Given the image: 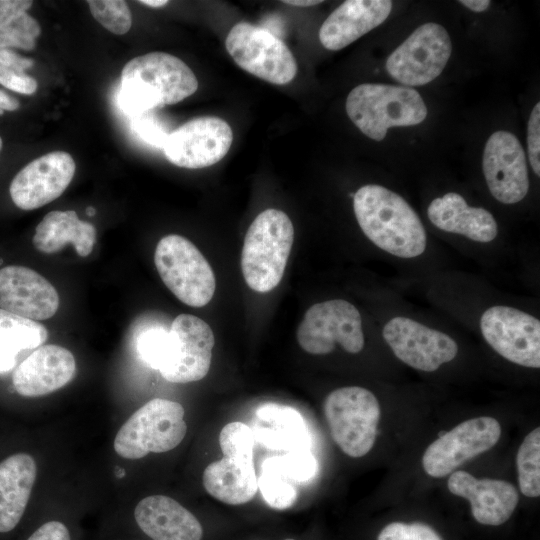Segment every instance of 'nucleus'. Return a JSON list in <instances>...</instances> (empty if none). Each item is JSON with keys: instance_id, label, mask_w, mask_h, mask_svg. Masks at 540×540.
<instances>
[{"instance_id": "1", "label": "nucleus", "mask_w": 540, "mask_h": 540, "mask_svg": "<svg viewBox=\"0 0 540 540\" xmlns=\"http://www.w3.org/2000/svg\"><path fill=\"white\" fill-rule=\"evenodd\" d=\"M197 88V78L185 62L169 53L150 52L123 67L118 104L132 117L176 104Z\"/></svg>"}, {"instance_id": "2", "label": "nucleus", "mask_w": 540, "mask_h": 540, "mask_svg": "<svg viewBox=\"0 0 540 540\" xmlns=\"http://www.w3.org/2000/svg\"><path fill=\"white\" fill-rule=\"evenodd\" d=\"M357 222L380 249L400 258H414L426 248L424 226L412 207L395 192L369 184L353 197Z\"/></svg>"}, {"instance_id": "3", "label": "nucleus", "mask_w": 540, "mask_h": 540, "mask_svg": "<svg viewBox=\"0 0 540 540\" xmlns=\"http://www.w3.org/2000/svg\"><path fill=\"white\" fill-rule=\"evenodd\" d=\"M293 240V224L281 210L266 209L252 221L241 253L242 274L252 290L266 293L280 283Z\"/></svg>"}, {"instance_id": "4", "label": "nucleus", "mask_w": 540, "mask_h": 540, "mask_svg": "<svg viewBox=\"0 0 540 540\" xmlns=\"http://www.w3.org/2000/svg\"><path fill=\"white\" fill-rule=\"evenodd\" d=\"M345 107L358 129L376 141L391 127L417 125L427 116L421 95L406 86L360 84L348 94Z\"/></svg>"}, {"instance_id": "5", "label": "nucleus", "mask_w": 540, "mask_h": 540, "mask_svg": "<svg viewBox=\"0 0 540 540\" xmlns=\"http://www.w3.org/2000/svg\"><path fill=\"white\" fill-rule=\"evenodd\" d=\"M184 415V408L178 402L163 398L148 401L117 432L115 452L122 458L135 460L149 453L174 449L187 432Z\"/></svg>"}, {"instance_id": "6", "label": "nucleus", "mask_w": 540, "mask_h": 540, "mask_svg": "<svg viewBox=\"0 0 540 540\" xmlns=\"http://www.w3.org/2000/svg\"><path fill=\"white\" fill-rule=\"evenodd\" d=\"M324 414L334 442L346 455L358 458L372 449L380 405L371 391L359 386L335 389L324 401Z\"/></svg>"}, {"instance_id": "7", "label": "nucleus", "mask_w": 540, "mask_h": 540, "mask_svg": "<svg viewBox=\"0 0 540 540\" xmlns=\"http://www.w3.org/2000/svg\"><path fill=\"white\" fill-rule=\"evenodd\" d=\"M154 263L166 287L184 304L203 307L212 299L214 272L198 248L183 236L170 234L160 239Z\"/></svg>"}, {"instance_id": "8", "label": "nucleus", "mask_w": 540, "mask_h": 540, "mask_svg": "<svg viewBox=\"0 0 540 540\" xmlns=\"http://www.w3.org/2000/svg\"><path fill=\"white\" fill-rule=\"evenodd\" d=\"M225 46L240 68L272 84H287L297 73L290 49L263 27L239 22L229 31Z\"/></svg>"}, {"instance_id": "9", "label": "nucleus", "mask_w": 540, "mask_h": 540, "mask_svg": "<svg viewBox=\"0 0 540 540\" xmlns=\"http://www.w3.org/2000/svg\"><path fill=\"white\" fill-rule=\"evenodd\" d=\"M296 337L300 347L314 355L332 352L336 343L352 354L359 353L364 347L360 313L343 299L312 305L305 312Z\"/></svg>"}, {"instance_id": "10", "label": "nucleus", "mask_w": 540, "mask_h": 540, "mask_svg": "<svg viewBox=\"0 0 540 540\" xmlns=\"http://www.w3.org/2000/svg\"><path fill=\"white\" fill-rule=\"evenodd\" d=\"M452 51L446 29L433 22L419 26L388 57L386 70L401 84L425 85L445 68Z\"/></svg>"}, {"instance_id": "11", "label": "nucleus", "mask_w": 540, "mask_h": 540, "mask_svg": "<svg viewBox=\"0 0 540 540\" xmlns=\"http://www.w3.org/2000/svg\"><path fill=\"white\" fill-rule=\"evenodd\" d=\"M214 344L213 331L204 320L180 314L169 329L166 352L158 370L172 383L199 381L210 369Z\"/></svg>"}, {"instance_id": "12", "label": "nucleus", "mask_w": 540, "mask_h": 540, "mask_svg": "<svg viewBox=\"0 0 540 540\" xmlns=\"http://www.w3.org/2000/svg\"><path fill=\"white\" fill-rule=\"evenodd\" d=\"M486 342L505 359L530 368L540 367V321L508 306L488 308L480 318Z\"/></svg>"}, {"instance_id": "13", "label": "nucleus", "mask_w": 540, "mask_h": 540, "mask_svg": "<svg viewBox=\"0 0 540 540\" xmlns=\"http://www.w3.org/2000/svg\"><path fill=\"white\" fill-rule=\"evenodd\" d=\"M500 435L501 426L493 417L463 421L427 447L422 457L423 469L431 477H444L467 460L491 449Z\"/></svg>"}, {"instance_id": "14", "label": "nucleus", "mask_w": 540, "mask_h": 540, "mask_svg": "<svg viewBox=\"0 0 540 540\" xmlns=\"http://www.w3.org/2000/svg\"><path fill=\"white\" fill-rule=\"evenodd\" d=\"M233 140L230 125L212 116L192 119L168 135L163 147L172 164L200 169L219 162L229 151Z\"/></svg>"}, {"instance_id": "15", "label": "nucleus", "mask_w": 540, "mask_h": 540, "mask_svg": "<svg viewBox=\"0 0 540 540\" xmlns=\"http://www.w3.org/2000/svg\"><path fill=\"white\" fill-rule=\"evenodd\" d=\"M382 335L398 359L425 372H433L452 361L458 352L450 336L407 317L389 320Z\"/></svg>"}, {"instance_id": "16", "label": "nucleus", "mask_w": 540, "mask_h": 540, "mask_svg": "<svg viewBox=\"0 0 540 540\" xmlns=\"http://www.w3.org/2000/svg\"><path fill=\"white\" fill-rule=\"evenodd\" d=\"M75 169V161L67 152L42 155L15 175L9 188L11 199L22 210L40 208L63 194Z\"/></svg>"}, {"instance_id": "17", "label": "nucleus", "mask_w": 540, "mask_h": 540, "mask_svg": "<svg viewBox=\"0 0 540 540\" xmlns=\"http://www.w3.org/2000/svg\"><path fill=\"white\" fill-rule=\"evenodd\" d=\"M483 173L492 196L501 203L521 201L529 189L525 152L515 135L496 131L487 140Z\"/></svg>"}, {"instance_id": "18", "label": "nucleus", "mask_w": 540, "mask_h": 540, "mask_svg": "<svg viewBox=\"0 0 540 540\" xmlns=\"http://www.w3.org/2000/svg\"><path fill=\"white\" fill-rule=\"evenodd\" d=\"M59 308L55 287L31 268L9 265L0 269V309L31 320H45Z\"/></svg>"}, {"instance_id": "19", "label": "nucleus", "mask_w": 540, "mask_h": 540, "mask_svg": "<svg viewBox=\"0 0 540 540\" xmlns=\"http://www.w3.org/2000/svg\"><path fill=\"white\" fill-rule=\"evenodd\" d=\"M76 374L72 352L55 344L41 345L15 369L12 382L18 394L39 397L68 384Z\"/></svg>"}, {"instance_id": "20", "label": "nucleus", "mask_w": 540, "mask_h": 540, "mask_svg": "<svg viewBox=\"0 0 540 540\" xmlns=\"http://www.w3.org/2000/svg\"><path fill=\"white\" fill-rule=\"evenodd\" d=\"M449 491L470 502L471 513L480 524L498 526L513 514L519 495L509 482L477 479L466 471L453 472L447 482Z\"/></svg>"}, {"instance_id": "21", "label": "nucleus", "mask_w": 540, "mask_h": 540, "mask_svg": "<svg viewBox=\"0 0 540 540\" xmlns=\"http://www.w3.org/2000/svg\"><path fill=\"white\" fill-rule=\"evenodd\" d=\"M133 519L151 540H202L203 527L197 517L178 501L151 495L134 508Z\"/></svg>"}, {"instance_id": "22", "label": "nucleus", "mask_w": 540, "mask_h": 540, "mask_svg": "<svg viewBox=\"0 0 540 540\" xmlns=\"http://www.w3.org/2000/svg\"><path fill=\"white\" fill-rule=\"evenodd\" d=\"M391 9L389 0L344 1L321 25L319 40L328 50H340L382 24Z\"/></svg>"}, {"instance_id": "23", "label": "nucleus", "mask_w": 540, "mask_h": 540, "mask_svg": "<svg viewBox=\"0 0 540 540\" xmlns=\"http://www.w3.org/2000/svg\"><path fill=\"white\" fill-rule=\"evenodd\" d=\"M37 476L34 458L13 454L0 463V535L12 533L25 514Z\"/></svg>"}, {"instance_id": "24", "label": "nucleus", "mask_w": 540, "mask_h": 540, "mask_svg": "<svg viewBox=\"0 0 540 540\" xmlns=\"http://www.w3.org/2000/svg\"><path fill=\"white\" fill-rule=\"evenodd\" d=\"M430 222L440 230L463 235L473 241L488 243L495 239L498 227L486 209L470 207L457 193L435 198L427 210Z\"/></svg>"}, {"instance_id": "25", "label": "nucleus", "mask_w": 540, "mask_h": 540, "mask_svg": "<svg viewBox=\"0 0 540 540\" xmlns=\"http://www.w3.org/2000/svg\"><path fill=\"white\" fill-rule=\"evenodd\" d=\"M254 437L273 450H308V430L300 413L288 406L268 403L255 412Z\"/></svg>"}, {"instance_id": "26", "label": "nucleus", "mask_w": 540, "mask_h": 540, "mask_svg": "<svg viewBox=\"0 0 540 540\" xmlns=\"http://www.w3.org/2000/svg\"><path fill=\"white\" fill-rule=\"evenodd\" d=\"M34 247L46 254L56 253L72 244L77 254L87 257L96 242V228L82 221L73 210L47 213L35 229Z\"/></svg>"}, {"instance_id": "27", "label": "nucleus", "mask_w": 540, "mask_h": 540, "mask_svg": "<svg viewBox=\"0 0 540 540\" xmlns=\"http://www.w3.org/2000/svg\"><path fill=\"white\" fill-rule=\"evenodd\" d=\"M202 481L212 497L229 505L249 502L258 490L253 463L227 457L210 463Z\"/></svg>"}, {"instance_id": "28", "label": "nucleus", "mask_w": 540, "mask_h": 540, "mask_svg": "<svg viewBox=\"0 0 540 540\" xmlns=\"http://www.w3.org/2000/svg\"><path fill=\"white\" fill-rule=\"evenodd\" d=\"M32 4L30 0H0V48H35L41 26L27 12Z\"/></svg>"}, {"instance_id": "29", "label": "nucleus", "mask_w": 540, "mask_h": 540, "mask_svg": "<svg viewBox=\"0 0 540 540\" xmlns=\"http://www.w3.org/2000/svg\"><path fill=\"white\" fill-rule=\"evenodd\" d=\"M47 338L48 331L39 322L0 309V350L17 357L37 349Z\"/></svg>"}, {"instance_id": "30", "label": "nucleus", "mask_w": 540, "mask_h": 540, "mask_svg": "<svg viewBox=\"0 0 540 540\" xmlns=\"http://www.w3.org/2000/svg\"><path fill=\"white\" fill-rule=\"evenodd\" d=\"M518 483L523 495L540 496V428L526 435L516 458Z\"/></svg>"}, {"instance_id": "31", "label": "nucleus", "mask_w": 540, "mask_h": 540, "mask_svg": "<svg viewBox=\"0 0 540 540\" xmlns=\"http://www.w3.org/2000/svg\"><path fill=\"white\" fill-rule=\"evenodd\" d=\"M261 468L273 469L292 483H301L315 476L318 465L308 450H299L267 458Z\"/></svg>"}, {"instance_id": "32", "label": "nucleus", "mask_w": 540, "mask_h": 540, "mask_svg": "<svg viewBox=\"0 0 540 540\" xmlns=\"http://www.w3.org/2000/svg\"><path fill=\"white\" fill-rule=\"evenodd\" d=\"M254 434L242 422L226 424L219 434V444L223 457L253 463Z\"/></svg>"}, {"instance_id": "33", "label": "nucleus", "mask_w": 540, "mask_h": 540, "mask_svg": "<svg viewBox=\"0 0 540 540\" xmlns=\"http://www.w3.org/2000/svg\"><path fill=\"white\" fill-rule=\"evenodd\" d=\"M261 469L257 483L265 502L278 510L291 507L297 498L294 484L273 469Z\"/></svg>"}, {"instance_id": "34", "label": "nucleus", "mask_w": 540, "mask_h": 540, "mask_svg": "<svg viewBox=\"0 0 540 540\" xmlns=\"http://www.w3.org/2000/svg\"><path fill=\"white\" fill-rule=\"evenodd\" d=\"M87 3L92 16L108 31L123 35L130 30L132 15L125 1L89 0Z\"/></svg>"}, {"instance_id": "35", "label": "nucleus", "mask_w": 540, "mask_h": 540, "mask_svg": "<svg viewBox=\"0 0 540 540\" xmlns=\"http://www.w3.org/2000/svg\"><path fill=\"white\" fill-rule=\"evenodd\" d=\"M169 330L152 327L137 338V351L141 359L153 369H159L168 344Z\"/></svg>"}, {"instance_id": "36", "label": "nucleus", "mask_w": 540, "mask_h": 540, "mask_svg": "<svg viewBox=\"0 0 540 540\" xmlns=\"http://www.w3.org/2000/svg\"><path fill=\"white\" fill-rule=\"evenodd\" d=\"M131 130L147 144L162 148L170 132L154 110L130 117Z\"/></svg>"}, {"instance_id": "37", "label": "nucleus", "mask_w": 540, "mask_h": 540, "mask_svg": "<svg viewBox=\"0 0 540 540\" xmlns=\"http://www.w3.org/2000/svg\"><path fill=\"white\" fill-rule=\"evenodd\" d=\"M377 540H442L429 525L422 522H392L379 533Z\"/></svg>"}, {"instance_id": "38", "label": "nucleus", "mask_w": 540, "mask_h": 540, "mask_svg": "<svg viewBox=\"0 0 540 540\" xmlns=\"http://www.w3.org/2000/svg\"><path fill=\"white\" fill-rule=\"evenodd\" d=\"M527 147L531 167L537 176L540 175V103H536L527 128Z\"/></svg>"}, {"instance_id": "39", "label": "nucleus", "mask_w": 540, "mask_h": 540, "mask_svg": "<svg viewBox=\"0 0 540 540\" xmlns=\"http://www.w3.org/2000/svg\"><path fill=\"white\" fill-rule=\"evenodd\" d=\"M24 540H73L70 526L60 519H48L36 526Z\"/></svg>"}, {"instance_id": "40", "label": "nucleus", "mask_w": 540, "mask_h": 540, "mask_svg": "<svg viewBox=\"0 0 540 540\" xmlns=\"http://www.w3.org/2000/svg\"><path fill=\"white\" fill-rule=\"evenodd\" d=\"M0 84L7 89L25 95H32L38 88L37 81L25 73L0 66Z\"/></svg>"}, {"instance_id": "41", "label": "nucleus", "mask_w": 540, "mask_h": 540, "mask_svg": "<svg viewBox=\"0 0 540 540\" xmlns=\"http://www.w3.org/2000/svg\"><path fill=\"white\" fill-rule=\"evenodd\" d=\"M34 65L32 58L24 57L10 49L0 48V66L12 69L19 73Z\"/></svg>"}, {"instance_id": "42", "label": "nucleus", "mask_w": 540, "mask_h": 540, "mask_svg": "<svg viewBox=\"0 0 540 540\" xmlns=\"http://www.w3.org/2000/svg\"><path fill=\"white\" fill-rule=\"evenodd\" d=\"M19 106L20 103L16 98L10 96L3 90H0V115H2L4 111H15Z\"/></svg>"}, {"instance_id": "43", "label": "nucleus", "mask_w": 540, "mask_h": 540, "mask_svg": "<svg viewBox=\"0 0 540 540\" xmlns=\"http://www.w3.org/2000/svg\"><path fill=\"white\" fill-rule=\"evenodd\" d=\"M460 3L475 12L485 11L491 4L489 0H461Z\"/></svg>"}, {"instance_id": "44", "label": "nucleus", "mask_w": 540, "mask_h": 540, "mask_svg": "<svg viewBox=\"0 0 540 540\" xmlns=\"http://www.w3.org/2000/svg\"><path fill=\"white\" fill-rule=\"evenodd\" d=\"M322 1L318 0H285L283 3L300 7H308L320 4Z\"/></svg>"}, {"instance_id": "45", "label": "nucleus", "mask_w": 540, "mask_h": 540, "mask_svg": "<svg viewBox=\"0 0 540 540\" xmlns=\"http://www.w3.org/2000/svg\"><path fill=\"white\" fill-rule=\"evenodd\" d=\"M139 2L141 4L147 5L149 7H154V8L163 7L168 3V1L166 0H141Z\"/></svg>"}, {"instance_id": "46", "label": "nucleus", "mask_w": 540, "mask_h": 540, "mask_svg": "<svg viewBox=\"0 0 540 540\" xmlns=\"http://www.w3.org/2000/svg\"><path fill=\"white\" fill-rule=\"evenodd\" d=\"M86 213L88 216H93L95 214V209L93 207H88Z\"/></svg>"}, {"instance_id": "47", "label": "nucleus", "mask_w": 540, "mask_h": 540, "mask_svg": "<svg viewBox=\"0 0 540 540\" xmlns=\"http://www.w3.org/2000/svg\"><path fill=\"white\" fill-rule=\"evenodd\" d=\"M2 145H3V142H2V138L0 137V151L2 149Z\"/></svg>"}, {"instance_id": "48", "label": "nucleus", "mask_w": 540, "mask_h": 540, "mask_svg": "<svg viewBox=\"0 0 540 540\" xmlns=\"http://www.w3.org/2000/svg\"><path fill=\"white\" fill-rule=\"evenodd\" d=\"M284 540H294V539L288 538V539H284Z\"/></svg>"}]
</instances>
